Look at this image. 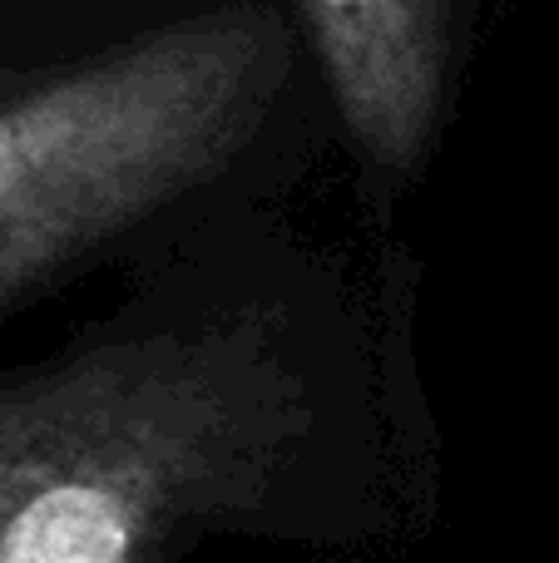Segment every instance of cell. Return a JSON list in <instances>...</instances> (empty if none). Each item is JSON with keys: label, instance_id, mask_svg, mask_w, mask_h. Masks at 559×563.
Listing matches in <instances>:
<instances>
[{"label": "cell", "instance_id": "1", "mask_svg": "<svg viewBox=\"0 0 559 563\" xmlns=\"http://www.w3.org/2000/svg\"><path fill=\"white\" fill-rule=\"evenodd\" d=\"M267 327L75 346L0 380V563H174L248 519L307 435Z\"/></svg>", "mask_w": 559, "mask_h": 563}, {"label": "cell", "instance_id": "2", "mask_svg": "<svg viewBox=\"0 0 559 563\" xmlns=\"http://www.w3.org/2000/svg\"><path fill=\"white\" fill-rule=\"evenodd\" d=\"M287 75L273 10H213L0 89V311L204 188Z\"/></svg>", "mask_w": 559, "mask_h": 563}, {"label": "cell", "instance_id": "3", "mask_svg": "<svg viewBox=\"0 0 559 563\" xmlns=\"http://www.w3.org/2000/svg\"><path fill=\"white\" fill-rule=\"evenodd\" d=\"M352 144L386 178L421 164L451 55V0H303Z\"/></svg>", "mask_w": 559, "mask_h": 563}]
</instances>
